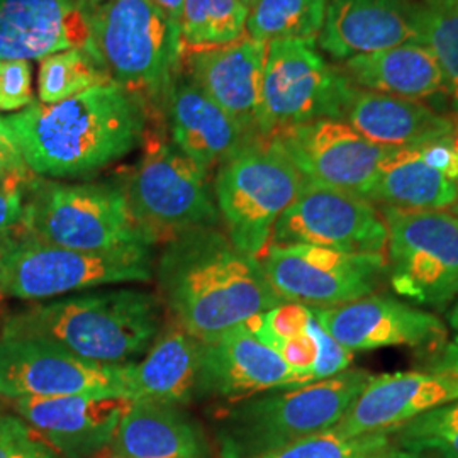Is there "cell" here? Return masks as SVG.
<instances>
[{
    "label": "cell",
    "mask_w": 458,
    "mask_h": 458,
    "mask_svg": "<svg viewBox=\"0 0 458 458\" xmlns=\"http://www.w3.org/2000/svg\"><path fill=\"white\" fill-rule=\"evenodd\" d=\"M155 276L170 318L204 344L282 302L262 263L216 228L187 231L165 243Z\"/></svg>",
    "instance_id": "1"
},
{
    "label": "cell",
    "mask_w": 458,
    "mask_h": 458,
    "mask_svg": "<svg viewBox=\"0 0 458 458\" xmlns=\"http://www.w3.org/2000/svg\"><path fill=\"white\" fill-rule=\"evenodd\" d=\"M24 164L41 177L94 174L126 157L145 131L141 98L117 83L5 117Z\"/></svg>",
    "instance_id": "2"
},
{
    "label": "cell",
    "mask_w": 458,
    "mask_h": 458,
    "mask_svg": "<svg viewBox=\"0 0 458 458\" xmlns=\"http://www.w3.org/2000/svg\"><path fill=\"white\" fill-rule=\"evenodd\" d=\"M164 325L158 295L111 287L34 304L9 316L0 336L39 338L83 360L117 365L147 353Z\"/></svg>",
    "instance_id": "3"
},
{
    "label": "cell",
    "mask_w": 458,
    "mask_h": 458,
    "mask_svg": "<svg viewBox=\"0 0 458 458\" xmlns=\"http://www.w3.org/2000/svg\"><path fill=\"white\" fill-rule=\"evenodd\" d=\"M372 374L348 369L308 386L229 403L216 416L219 458H257L338 425Z\"/></svg>",
    "instance_id": "4"
},
{
    "label": "cell",
    "mask_w": 458,
    "mask_h": 458,
    "mask_svg": "<svg viewBox=\"0 0 458 458\" xmlns=\"http://www.w3.org/2000/svg\"><path fill=\"white\" fill-rule=\"evenodd\" d=\"M89 49L132 96H168L181 62V28L153 0H85Z\"/></svg>",
    "instance_id": "5"
},
{
    "label": "cell",
    "mask_w": 458,
    "mask_h": 458,
    "mask_svg": "<svg viewBox=\"0 0 458 458\" xmlns=\"http://www.w3.org/2000/svg\"><path fill=\"white\" fill-rule=\"evenodd\" d=\"M153 276L151 246L81 251L38 242L21 228L0 242V293L16 299L49 301Z\"/></svg>",
    "instance_id": "6"
},
{
    "label": "cell",
    "mask_w": 458,
    "mask_h": 458,
    "mask_svg": "<svg viewBox=\"0 0 458 458\" xmlns=\"http://www.w3.org/2000/svg\"><path fill=\"white\" fill-rule=\"evenodd\" d=\"M19 228L38 242L81 251L149 246L123 189L107 183L28 181Z\"/></svg>",
    "instance_id": "7"
},
{
    "label": "cell",
    "mask_w": 458,
    "mask_h": 458,
    "mask_svg": "<svg viewBox=\"0 0 458 458\" xmlns=\"http://www.w3.org/2000/svg\"><path fill=\"white\" fill-rule=\"evenodd\" d=\"M213 191L209 170L158 136L148 140L123 187L149 246L168 243L187 231L216 228L221 216Z\"/></svg>",
    "instance_id": "8"
},
{
    "label": "cell",
    "mask_w": 458,
    "mask_h": 458,
    "mask_svg": "<svg viewBox=\"0 0 458 458\" xmlns=\"http://www.w3.org/2000/svg\"><path fill=\"white\" fill-rule=\"evenodd\" d=\"M306 179L268 140H257L219 165L214 199L226 236L243 255L260 262L282 213Z\"/></svg>",
    "instance_id": "9"
},
{
    "label": "cell",
    "mask_w": 458,
    "mask_h": 458,
    "mask_svg": "<svg viewBox=\"0 0 458 458\" xmlns=\"http://www.w3.org/2000/svg\"><path fill=\"white\" fill-rule=\"evenodd\" d=\"M387 276L412 306L445 311L458 299V216L382 208Z\"/></svg>",
    "instance_id": "10"
},
{
    "label": "cell",
    "mask_w": 458,
    "mask_h": 458,
    "mask_svg": "<svg viewBox=\"0 0 458 458\" xmlns=\"http://www.w3.org/2000/svg\"><path fill=\"white\" fill-rule=\"evenodd\" d=\"M350 81L329 65L316 45L276 41L268 45L263 72L259 132L262 140L316 119H342Z\"/></svg>",
    "instance_id": "11"
},
{
    "label": "cell",
    "mask_w": 458,
    "mask_h": 458,
    "mask_svg": "<svg viewBox=\"0 0 458 458\" xmlns=\"http://www.w3.org/2000/svg\"><path fill=\"white\" fill-rule=\"evenodd\" d=\"M260 263L280 301L318 310L376 294L387 276L386 255L325 246L270 245Z\"/></svg>",
    "instance_id": "12"
},
{
    "label": "cell",
    "mask_w": 458,
    "mask_h": 458,
    "mask_svg": "<svg viewBox=\"0 0 458 458\" xmlns=\"http://www.w3.org/2000/svg\"><path fill=\"white\" fill-rule=\"evenodd\" d=\"M130 363L83 360L56 344L28 336H0V395L7 399L62 395L128 397Z\"/></svg>",
    "instance_id": "13"
},
{
    "label": "cell",
    "mask_w": 458,
    "mask_h": 458,
    "mask_svg": "<svg viewBox=\"0 0 458 458\" xmlns=\"http://www.w3.org/2000/svg\"><path fill=\"white\" fill-rule=\"evenodd\" d=\"M387 238V225L374 202L306 181L278 217L270 245L325 246L348 253L386 255Z\"/></svg>",
    "instance_id": "14"
},
{
    "label": "cell",
    "mask_w": 458,
    "mask_h": 458,
    "mask_svg": "<svg viewBox=\"0 0 458 458\" xmlns=\"http://www.w3.org/2000/svg\"><path fill=\"white\" fill-rule=\"evenodd\" d=\"M306 181L363 197L376 183L389 149L367 141L342 119H316L268 138Z\"/></svg>",
    "instance_id": "15"
},
{
    "label": "cell",
    "mask_w": 458,
    "mask_h": 458,
    "mask_svg": "<svg viewBox=\"0 0 458 458\" xmlns=\"http://www.w3.org/2000/svg\"><path fill=\"white\" fill-rule=\"evenodd\" d=\"M312 311L327 335L353 353L387 346L438 350L448 336L437 314L389 295H367Z\"/></svg>",
    "instance_id": "16"
},
{
    "label": "cell",
    "mask_w": 458,
    "mask_h": 458,
    "mask_svg": "<svg viewBox=\"0 0 458 458\" xmlns=\"http://www.w3.org/2000/svg\"><path fill=\"white\" fill-rule=\"evenodd\" d=\"M452 403H458V350L443 369L372 376L335 429L346 437L394 429Z\"/></svg>",
    "instance_id": "17"
},
{
    "label": "cell",
    "mask_w": 458,
    "mask_h": 458,
    "mask_svg": "<svg viewBox=\"0 0 458 458\" xmlns=\"http://www.w3.org/2000/svg\"><path fill=\"white\" fill-rule=\"evenodd\" d=\"M369 200L408 211H448L458 204V130L423 147L391 149Z\"/></svg>",
    "instance_id": "18"
},
{
    "label": "cell",
    "mask_w": 458,
    "mask_h": 458,
    "mask_svg": "<svg viewBox=\"0 0 458 458\" xmlns=\"http://www.w3.org/2000/svg\"><path fill=\"white\" fill-rule=\"evenodd\" d=\"M131 399L121 395H62L16 399L17 414L64 458H94L114 440Z\"/></svg>",
    "instance_id": "19"
},
{
    "label": "cell",
    "mask_w": 458,
    "mask_h": 458,
    "mask_svg": "<svg viewBox=\"0 0 458 458\" xmlns=\"http://www.w3.org/2000/svg\"><path fill=\"white\" fill-rule=\"evenodd\" d=\"M421 41L420 0H327L319 47L338 62Z\"/></svg>",
    "instance_id": "20"
},
{
    "label": "cell",
    "mask_w": 458,
    "mask_h": 458,
    "mask_svg": "<svg viewBox=\"0 0 458 458\" xmlns=\"http://www.w3.org/2000/svg\"><path fill=\"white\" fill-rule=\"evenodd\" d=\"M293 387L294 374L289 365L246 325L204 344L202 399L219 397L236 403L257 394Z\"/></svg>",
    "instance_id": "21"
},
{
    "label": "cell",
    "mask_w": 458,
    "mask_h": 458,
    "mask_svg": "<svg viewBox=\"0 0 458 458\" xmlns=\"http://www.w3.org/2000/svg\"><path fill=\"white\" fill-rule=\"evenodd\" d=\"M245 325L289 365L295 387L338 376L353 361V352L327 335L304 304L282 301Z\"/></svg>",
    "instance_id": "22"
},
{
    "label": "cell",
    "mask_w": 458,
    "mask_h": 458,
    "mask_svg": "<svg viewBox=\"0 0 458 458\" xmlns=\"http://www.w3.org/2000/svg\"><path fill=\"white\" fill-rule=\"evenodd\" d=\"M85 0H0V60L89 48Z\"/></svg>",
    "instance_id": "23"
},
{
    "label": "cell",
    "mask_w": 458,
    "mask_h": 458,
    "mask_svg": "<svg viewBox=\"0 0 458 458\" xmlns=\"http://www.w3.org/2000/svg\"><path fill=\"white\" fill-rule=\"evenodd\" d=\"M268 45L245 36L223 47L189 55L191 79L250 136L259 132L263 72Z\"/></svg>",
    "instance_id": "24"
},
{
    "label": "cell",
    "mask_w": 458,
    "mask_h": 458,
    "mask_svg": "<svg viewBox=\"0 0 458 458\" xmlns=\"http://www.w3.org/2000/svg\"><path fill=\"white\" fill-rule=\"evenodd\" d=\"M342 121L384 149L423 147L457 132L448 115L423 102L365 90L350 82Z\"/></svg>",
    "instance_id": "25"
},
{
    "label": "cell",
    "mask_w": 458,
    "mask_h": 458,
    "mask_svg": "<svg viewBox=\"0 0 458 458\" xmlns=\"http://www.w3.org/2000/svg\"><path fill=\"white\" fill-rule=\"evenodd\" d=\"M165 100L174 145L209 172L257 141L191 77L174 81Z\"/></svg>",
    "instance_id": "26"
},
{
    "label": "cell",
    "mask_w": 458,
    "mask_h": 458,
    "mask_svg": "<svg viewBox=\"0 0 458 458\" xmlns=\"http://www.w3.org/2000/svg\"><path fill=\"white\" fill-rule=\"evenodd\" d=\"M204 342L175 321H165L141 361H130L128 399L187 406L202 399Z\"/></svg>",
    "instance_id": "27"
},
{
    "label": "cell",
    "mask_w": 458,
    "mask_h": 458,
    "mask_svg": "<svg viewBox=\"0 0 458 458\" xmlns=\"http://www.w3.org/2000/svg\"><path fill=\"white\" fill-rule=\"evenodd\" d=\"M114 458H211V446L183 406L131 401L111 443Z\"/></svg>",
    "instance_id": "28"
},
{
    "label": "cell",
    "mask_w": 458,
    "mask_h": 458,
    "mask_svg": "<svg viewBox=\"0 0 458 458\" xmlns=\"http://www.w3.org/2000/svg\"><path fill=\"white\" fill-rule=\"evenodd\" d=\"M344 77L365 90L416 102L446 100L442 70L423 43H408L353 56L340 66Z\"/></svg>",
    "instance_id": "29"
},
{
    "label": "cell",
    "mask_w": 458,
    "mask_h": 458,
    "mask_svg": "<svg viewBox=\"0 0 458 458\" xmlns=\"http://www.w3.org/2000/svg\"><path fill=\"white\" fill-rule=\"evenodd\" d=\"M327 0H250L246 34L262 43L316 45L327 19Z\"/></svg>",
    "instance_id": "30"
},
{
    "label": "cell",
    "mask_w": 458,
    "mask_h": 458,
    "mask_svg": "<svg viewBox=\"0 0 458 458\" xmlns=\"http://www.w3.org/2000/svg\"><path fill=\"white\" fill-rule=\"evenodd\" d=\"M248 21L245 0H183L181 53L223 48L243 39Z\"/></svg>",
    "instance_id": "31"
},
{
    "label": "cell",
    "mask_w": 458,
    "mask_h": 458,
    "mask_svg": "<svg viewBox=\"0 0 458 458\" xmlns=\"http://www.w3.org/2000/svg\"><path fill=\"white\" fill-rule=\"evenodd\" d=\"M115 83L89 48H72L41 58L38 96L41 104H56L94 87Z\"/></svg>",
    "instance_id": "32"
},
{
    "label": "cell",
    "mask_w": 458,
    "mask_h": 458,
    "mask_svg": "<svg viewBox=\"0 0 458 458\" xmlns=\"http://www.w3.org/2000/svg\"><path fill=\"white\" fill-rule=\"evenodd\" d=\"M421 2V41L440 66L446 100L458 117V0Z\"/></svg>",
    "instance_id": "33"
},
{
    "label": "cell",
    "mask_w": 458,
    "mask_h": 458,
    "mask_svg": "<svg viewBox=\"0 0 458 458\" xmlns=\"http://www.w3.org/2000/svg\"><path fill=\"white\" fill-rule=\"evenodd\" d=\"M393 429L346 437L335 428L257 458H397Z\"/></svg>",
    "instance_id": "34"
},
{
    "label": "cell",
    "mask_w": 458,
    "mask_h": 458,
    "mask_svg": "<svg viewBox=\"0 0 458 458\" xmlns=\"http://www.w3.org/2000/svg\"><path fill=\"white\" fill-rule=\"evenodd\" d=\"M399 450L423 458H458V403L428 411L393 429Z\"/></svg>",
    "instance_id": "35"
},
{
    "label": "cell",
    "mask_w": 458,
    "mask_h": 458,
    "mask_svg": "<svg viewBox=\"0 0 458 458\" xmlns=\"http://www.w3.org/2000/svg\"><path fill=\"white\" fill-rule=\"evenodd\" d=\"M0 458H60V455L28 423L0 412Z\"/></svg>",
    "instance_id": "36"
},
{
    "label": "cell",
    "mask_w": 458,
    "mask_h": 458,
    "mask_svg": "<svg viewBox=\"0 0 458 458\" xmlns=\"http://www.w3.org/2000/svg\"><path fill=\"white\" fill-rule=\"evenodd\" d=\"M33 100V72L30 62L0 60V111L26 109Z\"/></svg>",
    "instance_id": "37"
},
{
    "label": "cell",
    "mask_w": 458,
    "mask_h": 458,
    "mask_svg": "<svg viewBox=\"0 0 458 458\" xmlns=\"http://www.w3.org/2000/svg\"><path fill=\"white\" fill-rule=\"evenodd\" d=\"M30 177L5 175L0 182V242L21 225Z\"/></svg>",
    "instance_id": "38"
},
{
    "label": "cell",
    "mask_w": 458,
    "mask_h": 458,
    "mask_svg": "<svg viewBox=\"0 0 458 458\" xmlns=\"http://www.w3.org/2000/svg\"><path fill=\"white\" fill-rule=\"evenodd\" d=\"M0 170L7 175L21 177H30L31 172L24 164L16 138L4 117H0Z\"/></svg>",
    "instance_id": "39"
},
{
    "label": "cell",
    "mask_w": 458,
    "mask_h": 458,
    "mask_svg": "<svg viewBox=\"0 0 458 458\" xmlns=\"http://www.w3.org/2000/svg\"><path fill=\"white\" fill-rule=\"evenodd\" d=\"M166 16L170 17L179 28H181L182 11H183V0H153Z\"/></svg>",
    "instance_id": "40"
},
{
    "label": "cell",
    "mask_w": 458,
    "mask_h": 458,
    "mask_svg": "<svg viewBox=\"0 0 458 458\" xmlns=\"http://www.w3.org/2000/svg\"><path fill=\"white\" fill-rule=\"evenodd\" d=\"M446 321H448V327L454 329L455 333V342L458 344V299L454 302L452 308H448L446 311Z\"/></svg>",
    "instance_id": "41"
},
{
    "label": "cell",
    "mask_w": 458,
    "mask_h": 458,
    "mask_svg": "<svg viewBox=\"0 0 458 458\" xmlns=\"http://www.w3.org/2000/svg\"><path fill=\"white\" fill-rule=\"evenodd\" d=\"M397 458H423V457H416V455H411V454H406V452H403L401 450V455Z\"/></svg>",
    "instance_id": "42"
},
{
    "label": "cell",
    "mask_w": 458,
    "mask_h": 458,
    "mask_svg": "<svg viewBox=\"0 0 458 458\" xmlns=\"http://www.w3.org/2000/svg\"><path fill=\"white\" fill-rule=\"evenodd\" d=\"M5 175H7V174H4V172H2V170H0V182L4 181V179H5Z\"/></svg>",
    "instance_id": "43"
},
{
    "label": "cell",
    "mask_w": 458,
    "mask_h": 458,
    "mask_svg": "<svg viewBox=\"0 0 458 458\" xmlns=\"http://www.w3.org/2000/svg\"><path fill=\"white\" fill-rule=\"evenodd\" d=\"M450 211H452V213H454V214H457V216H458V204H457V206H455V208H452V209H450Z\"/></svg>",
    "instance_id": "44"
},
{
    "label": "cell",
    "mask_w": 458,
    "mask_h": 458,
    "mask_svg": "<svg viewBox=\"0 0 458 458\" xmlns=\"http://www.w3.org/2000/svg\"><path fill=\"white\" fill-rule=\"evenodd\" d=\"M246 4H248V2H250V0H245Z\"/></svg>",
    "instance_id": "45"
},
{
    "label": "cell",
    "mask_w": 458,
    "mask_h": 458,
    "mask_svg": "<svg viewBox=\"0 0 458 458\" xmlns=\"http://www.w3.org/2000/svg\"><path fill=\"white\" fill-rule=\"evenodd\" d=\"M111 458H114V457H111Z\"/></svg>",
    "instance_id": "46"
}]
</instances>
